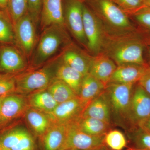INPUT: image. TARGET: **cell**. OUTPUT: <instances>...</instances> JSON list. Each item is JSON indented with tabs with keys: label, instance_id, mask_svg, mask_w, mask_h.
Masks as SVG:
<instances>
[{
	"label": "cell",
	"instance_id": "8fae6325",
	"mask_svg": "<svg viewBox=\"0 0 150 150\" xmlns=\"http://www.w3.org/2000/svg\"><path fill=\"white\" fill-rule=\"evenodd\" d=\"M0 144L11 150H35L32 135L25 127L16 126L0 131Z\"/></svg>",
	"mask_w": 150,
	"mask_h": 150
},
{
	"label": "cell",
	"instance_id": "4fadbf2b",
	"mask_svg": "<svg viewBox=\"0 0 150 150\" xmlns=\"http://www.w3.org/2000/svg\"><path fill=\"white\" fill-rule=\"evenodd\" d=\"M150 115V96L138 84L133 91L131 97L129 120L139 127Z\"/></svg>",
	"mask_w": 150,
	"mask_h": 150
},
{
	"label": "cell",
	"instance_id": "f35d334b",
	"mask_svg": "<svg viewBox=\"0 0 150 150\" xmlns=\"http://www.w3.org/2000/svg\"><path fill=\"white\" fill-rule=\"evenodd\" d=\"M145 7L150 8V0H144Z\"/></svg>",
	"mask_w": 150,
	"mask_h": 150
},
{
	"label": "cell",
	"instance_id": "e575fe53",
	"mask_svg": "<svg viewBox=\"0 0 150 150\" xmlns=\"http://www.w3.org/2000/svg\"><path fill=\"white\" fill-rule=\"evenodd\" d=\"M139 84L150 96V67H148L144 74L139 81Z\"/></svg>",
	"mask_w": 150,
	"mask_h": 150
},
{
	"label": "cell",
	"instance_id": "7a4b0ae2",
	"mask_svg": "<svg viewBox=\"0 0 150 150\" xmlns=\"http://www.w3.org/2000/svg\"><path fill=\"white\" fill-rule=\"evenodd\" d=\"M59 59L60 54L38 69L27 70L16 75L15 93L25 96L47 88L56 78Z\"/></svg>",
	"mask_w": 150,
	"mask_h": 150
},
{
	"label": "cell",
	"instance_id": "cb8c5ba5",
	"mask_svg": "<svg viewBox=\"0 0 150 150\" xmlns=\"http://www.w3.org/2000/svg\"><path fill=\"white\" fill-rule=\"evenodd\" d=\"M24 115L30 129L39 138L43 136L51 125L47 114L31 108H27Z\"/></svg>",
	"mask_w": 150,
	"mask_h": 150
},
{
	"label": "cell",
	"instance_id": "4dcf8cb0",
	"mask_svg": "<svg viewBox=\"0 0 150 150\" xmlns=\"http://www.w3.org/2000/svg\"><path fill=\"white\" fill-rule=\"evenodd\" d=\"M16 75L0 74V96L15 93Z\"/></svg>",
	"mask_w": 150,
	"mask_h": 150
},
{
	"label": "cell",
	"instance_id": "1f68e13d",
	"mask_svg": "<svg viewBox=\"0 0 150 150\" xmlns=\"http://www.w3.org/2000/svg\"><path fill=\"white\" fill-rule=\"evenodd\" d=\"M127 15H131L145 7L144 0H111Z\"/></svg>",
	"mask_w": 150,
	"mask_h": 150
},
{
	"label": "cell",
	"instance_id": "f6af8a7d",
	"mask_svg": "<svg viewBox=\"0 0 150 150\" xmlns=\"http://www.w3.org/2000/svg\"><path fill=\"white\" fill-rule=\"evenodd\" d=\"M149 53L150 56V48L149 49Z\"/></svg>",
	"mask_w": 150,
	"mask_h": 150
},
{
	"label": "cell",
	"instance_id": "2e32d148",
	"mask_svg": "<svg viewBox=\"0 0 150 150\" xmlns=\"http://www.w3.org/2000/svg\"><path fill=\"white\" fill-rule=\"evenodd\" d=\"M117 67L110 57L99 53L91 57L88 74L106 86Z\"/></svg>",
	"mask_w": 150,
	"mask_h": 150
},
{
	"label": "cell",
	"instance_id": "74e56055",
	"mask_svg": "<svg viewBox=\"0 0 150 150\" xmlns=\"http://www.w3.org/2000/svg\"><path fill=\"white\" fill-rule=\"evenodd\" d=\"M94 150H110V149H108L107 147H106L105 145H104V146H102L100 147H99L98 148V149H95Z\"/></svg>",
	"mask_w": 150,
	"mask_h": 150
},
{
	"label": "cell",
	"instance_id": "ffe728a7",
	"mask_svg": "<svg viewBox=\"0 0 150 150\" xmlns=\"http://www.w3.org/2000/svg\"><path fill=\"white\" fill-rule=\"evenodd\" d=\"M67 123H51L40 138L42 150H60L66 137Z\"/></svg>",
	"mask_w": 150,
	"mask_h": 150
},
{
	"label": "cell",
	"instance_id": "7bdbcfd3",
	"mask_svg": "<svg viewBox=\"0 0 150 150\" xmlns=\"http://www.w3.org/2000/svg\"><path fill=\"white\" fill-rule=\"evenodd\" d=\"M76 1H79L80 2L82 3H84L86 2L87 0H76Z\"/></svg>",
	"mask_w": 150,
	"mask_h": 150
},
{
	"label": "cell",
	"instance_id": "277c9868",
	"mask_svg": "<svg viewBox=\"0 0 150 150\" xmlns=\"http://www.w3.org/2000/svg\"><path fill=\"white\" fill-rule=\"evenodd\" d=\"M38 27L28 11L14 25L15 45L21 51L29 63L39 38Z\"/></svg>",
	"mask_w": 150,
	"mask_h": 150
},
{
	"label": "cell",
	"instance_id": "603a6c76",
	"mask_svg": "<svg viewBox=\"0 0 150 150\" xmlns=\"http://www.w3.org/2000/svg\"><path fill=\"white\" fill-rule=\"evenodd\" d=\"M27 99L29 107L46 114L53 111L59 104L46 88L30 93Z\"/></svg>",
	"mask_w": 150,
	"mask_h": 150
},
{
	"label": "cell",
	"instance_id": "836d02e7",
	"mask_svg": "<svg viewBox=\"0 0 150 150\" xmlns=\"http://www.w3.org/2000/svg\"><path fill=\"white\" fill-rule=\"evenodd\" d=\"M28 12L39 26L42 8V0H28Z\"/></svg>",
	"mask_w": 150,
	"mask_h": 150
},
{
	"label": "cell",
	"instance_id": "8d00e7d4",
	"mask_svg": "<svg viewBox=\"0 0 150 150\" xmlns=\"http://www.w3.org/2000/svg\"><path fill=\"white\" fill-rule=\"evenodd\" d=\"M9 0H0V10H7Z\"/></svg>",
	"mask_w": 150,
	"mask_h": 150
},
{
	"label": "cell",
	"instance_id": "d590c367",
	"mask_svg": "<svg viewBox=\"0 0 150 150\" xmlns=\"http://www.w3.org/2000/svg\"><path fill=\"white\" fill-rule=\"evenodd\" d=\"M139 127L144 129L146 131L150 133V115L146 121Z\"/></svg>",
	"mask_w": 150,
	"mask_h": 150
},
{
	"label": "cell",
	"instance_id": "60d3db41",
	"mask_svg": "<svg viewBox=\"0 0 150 150\" xmlns=\"http://www.w3.org/2000/svg\"><path fill=\"white\" fill-rule=\"evenodd\" d=\"M4 97L5 96H0V112H1V107L2 102Z\"/></svg>",
	"mask_w": 150,
	"mask_h": 150
},
{
	"label": "cell",
	"instance_id": "8992f818",
	"mask_svg": "<svg viewBox=\"0 0 150 150\" xmlns=\"http://www.w3.org/2000/svg\"><path fill=\"white\" fill-rule=\"evenodd\" d=\"M132 84L108 83L105 89L110 103L111 112L119 118H129L131 97Z\"/></svg>",
	"mask_w": 150,
	"mask_h": 150
},
{
	"label": "cell",
	"instance_id": "6da1fadb",
	"mask_svg": "<svg viewBox=\"0 0 150 150\" xmlns=\"http://www.w3.org/2000/svg\"><path fill=\"white\" fill-rule=\"evenodd\" d=\"M71 43L64 25H50L41 31L28 70L38 69L61 52Z\"/></svg>",
	"mask_w": 150,
	"mask_h": 150
},
{
	"label": "cell",
	"instance_id": "5b68a950",
	"mask_svg": "<svg viewBox=\"0 0 150 150\" xmlns=\"http://www.w3.org/2000/svg\"><path fill=\"white\" fill-rule=\"evenodd\" d=\"M109 45L106 54L117 65L133 64L146 65L143 58L144 46L138 39H118Z\"/></svg>",
	"mask_w": 150,
	"mask_h": 150
},
{
	"label": "cell",
	"instance_id": "7402d4cb",
	"mask_svg": "<svg viewBox=\"0 0 150 150\" xmlns=\"http://www.w3.org/2000/svg\"><path fill=\"white\" fill-rule=\"evenodd\" d=\"M84 76L59 59L56 72V78L67 83L79 96Z\"/></svg>",
	"mask_w": 150,
	"mask_h": 150
},
{
	"label": "cell",
	"instance_id": "44dd1931",
	"mask_svg": "<svg viewBox=\"0 0 150 150\" xmlns=\"http://www.w3.org/2000/svg\"><path fill=\"white\" fill-rule=\"evenodd\" d=\"M106 86L89 74L84 76L78 97L86 105L105 90Z\"/></svg>",
	"mask_w": 150,
	"mask_h": 150
},
{
	"label": "cell",
	"instance_id": "52a82bcc",
	"mask_svg": "<svg viewBox=\"0 0 150 150\" xmlns=\"http://www.w3.org/2000/svg\"><path fill=\"white\" fill-rule=\"evenodd\" d=\"M105 135L93 136L86 134L78 128L73 120L67 123L66 137L59 150L96 149L105 145Z\"/></svg>",
	"mask_w": 150,
	"mask_h": 150
},
{
	"label": "cell",
	"instance_id": "e0dca14e",
	"mask_svg": "<svg viewBox=\"0 0 150 150\" xmlns=\"http://www.w3.org/2000/svg\"><path fill=\"white\" fill-rule=\"evenodd\" d=\"M58 24L65 25L63 0H42V8L39 28L43 31L46 28Z\"/></svg>",
	"mask_w": 150,
	"mask_h": 150
},
{
	"label": "cell",
	"instance_id": "ba28073f",
	"mask_svg": "<svg viewBox=\"0 0 150 150\" xmlns=\"http://www.w3.org/2000/svg\"><path fill=\"white\" fill-rule=\"evenodd\" d=\"M82 3L76 0H63L64 22L76 40L87 48V41L83 28V13Z\"/></svg>",
	"mask_w": 150,
	"mask_h": 150
},
{
	"label": "cell",
	"instance_id": "83f0119b",
	"mask_svg": "<svg viewBox=\"0 0 150 150\" xmlns=\"http://www.w3.org/2000/svg\"><path fill=\"white\" fill-rule=\"evenodd\" d=\"M104 142L105 145L111 150H123L127 145L124 134L117 130L108 131L105 135Z\"/></svg>",
	"mask_w": 150,
	"mask_h": 150
},
{
	"label": "cell",
	"instance_id": "f546056e",
	"mask_svg": "<svg viewBox=\"0 0 150 150\" xmlns=\"http://www.w3.org/2000/svg\"><path fill=\"white\" fill-rule=\"evenodd\" d=\"M134 130L130 138L136 148L150 150V133L140 127Z\"/></svg>",
	"mask_w": 150,
	"mask_h": 150
},
{
	"label": "cell",
	"instance_id": "9c48e42d",
	"mask_svg": "<svg viewBox=\"0 0 150 150\" xmlns=\"http://www.w3.org/2000/svg\"><path fill=\"white\" fill-rule=\"evenodd\" d=\"M83 28L87 48L96 55L103 48L104 35L101 21L85 4L83 6Z\"/></svg>",
	"mask_w": 150,
	"mask_h": 150
},
{
	"label": "cell",
	"instance_id": "30bf717a",
	"mask_svg": "<svg viewBox=\"0 0 150 150\" xmlns=\"http://www.w3.org/2000/svg\"><path fill=\"white\" fill-rule=\"evenodd\" d=\"M28 67L27 59L16 45L0 43V74H18Z\"/></svg>",
	"mask_w": 150,
	"mask_h": 150
},
{
	"label": "cell",
	"instance_id": "3957f363",
	"mask_svg": "<svg viewBox=\"0 0 150 150\" xmlns=\"http://www.w3.org/2000/svg\"><path fill=\"white\" fill-rule=\"evenodd\" d=\"M88 6L101 21L118 31L132 28L128 16L111 0H87Z\"/></svg>",
	"mask_w": 150,
	"mask_h": 150
},
{
	"label": "cell",
	"instance_id": "d6986e66",
	"mask_svg": "<svg viewBox=\"0 0 150 150\" xmlns=\"http://www.w3.org/2000/svg\"><path fill=\"white\" fill-rule=\"evenodd\" d=\"M111 110L105 90L86 106L80 116L91 117L110 123Z\"/></svg>",
	"mask_w": 150,
	"mask_h": 150
},
{
	"label": "cell",
	"instance_id": "4316f807",
	"mask_svg": "<svg viewBox=\"0 0 150 150\" xmlns=\"http://www.w3.org/2000/svg\"><path fill=\"white\" fill-rule=\"evenodd\" d=\"M0 43L15 44L14 25L7 11L0 10Z\"/></svg>",
	"mask_w": 150,
	"mask_h": 150
},
{
	"label": "cell",
	"instance_id": "d4e9b609",
	"mask_svg": "<svg viewBox=\"0 0 150 150\" xmlns=\"http://www.w3.org/2000/svg\"><path fill=\"white\" fill-rule=\"evenodd\" d=\"M74 121L81 131L91 136H104L108 131L109 123L96 118L80 116Z\"/></svg>",
	"mask_w": 150,
	"mask_h": 150
},
{
	"label": "cell",
	"instance_id": "d6a6232c",
	"mask_svg": "<svg viewBox=\"0 0 150 150\" xmlns=\"http://www.w3.org/2000/svg\"><path fill=\"white\" fill-rule=\"evenodd\" d=\"M131 16L141 25L150 30V8L144 7Z\"/></svg>",
	"mask_w": 150,
	"mask_h": 150
},
{
	"label": "cell",
	"instance_id": "ac0fdd59",
	"mask_svg": "<svg viewBox=\"0 0 150 150\" xmlns=\"http://www.w3.org/2000/svg\"><path fill=\"white\" fill-rule=\"evenodd\" d=\"M148 67L146 65L138 64L118 65L108 83L134 84L139 82Z\"/></svg>",
	"mask_w": 150,
	"mask_h": 150
},
{
	"label": "cell",
	"instance_id": "b9f144b4",
	"mask_svg": "<svg viewBox=\"0 0 150 150\" xmlns=\"http://www.w3.org/2000/svg\"><path fill=\"white\" fill-rule=\"evenodd\" d=\"M127 150H146L144 149H139V148H130V149H128Z\"/></svg>",
	"mask_w": 150,
	"mask_h": 150
},
{
	"label": "cell",
	"instance_id": "5bb4252c",
	"mask_svg": "<svg viewBox=\"0 0 150 150\" xmlns=\"http://www.w3.org/2000/svg\"><path fill=\"white\" fill-rule=\"evenodd\" d=\"M86 106L77 96L59 103L53 111L46 114L51 123H67L79 117Z\"/></svg>",
	"mask_w": 150,
	"mask_h": 150
},
{
	"label": "cell",
	"instance_id": "484cf974",
	"mask_svg": "<svg viewBox=\"0 0 150 150\" xmlns=\"http://www.w3.org/2000/svg\"><path fill=\"white\" fill-rule=\"evenodd\" d=\"M46 89L59 104L78 96L67 83L56 78Z\"/></svg>",
	"mask_w": 150,
	"mask_h": 150
},
{
	"label": "cell",
	"instance_id": "ab89813d",
	"mask_svg": "<svg viewBox=\"0 0 150 150\" xmlns=\"http://www.w3.org/2000/svg\"><path fill=\"white\" fill-rule=\"evenodd\" d=\"M0 150H11L8 148L4 146H3L1 144H0Z\"/></svg>",
	"mask_w": 150,
	"mask_h": 150
},
{
	"label": "cell",
	"instance_id": "ee69618b",
	"mask_svg": "<svg viewBox=\"0 0 150 150\" xmlns=\"http://www.w3.org/2000/svg\"><path fill=\"white\" fill-rule=\"evenodd\" d=\"M78 150V149H71V150Z\"/></svg>",
	"mask_w": 150,
	"mask_h": 150
},
{
	"label": "cell",
	"instance_id": "7c38bea8",
	"mask_svg": "<svg viewBox=\"0 0 150 150\" xmlns=\"http://www.w3.org/2000/svg\"><path fill=\"white\" fill-rule=\"evenodd\" d=\"M28 107L27 98L24 95L14 93L5 96L0 112V131L13 120L24 115Z\"/></svg>",
	"mask_w": 150,
	"mask_h": 150
},
{
	"label": "cell",
	"instance_id": "f1b7e54d",
	"mask_svg": "<svg viewBox=\"0 0 150 150\" xmlns=\"http://www.w3.org/2000/svg\"><path fill=\"white\" fill-rule=\"evenodd\" d=\"M7 11L14 25L28 11V1L9 0Z\"/></svg>",
	"mask_w": 150,
	"mask_h": 150
},
{
	"label": "cell",
	"instance_id": "9a60e30c",
	"mask_svg": "<svg viewBox=\"0 0 150 150\" xmlns=\"http://www.w3.org/2000/svg\"><path fill=\"white\" fill-rule=\"evenodd\" d=\"M60 55L62 62L83 76L88 74L91 57L72 43H70L65 46L60 52Z\"/></svg>",
	"mask_w": 150,
	"mask_h": 150
}]
</instances>
